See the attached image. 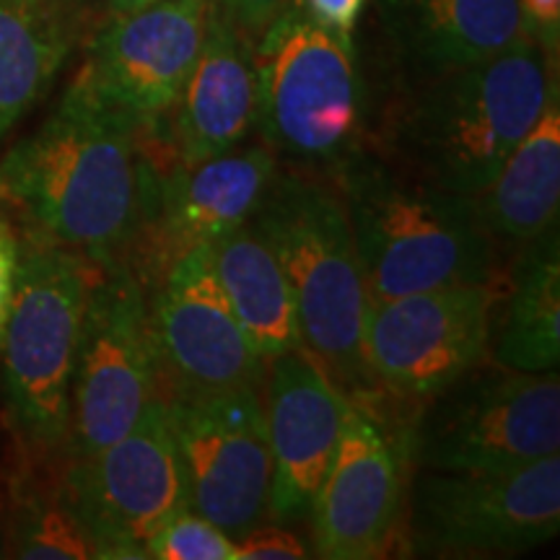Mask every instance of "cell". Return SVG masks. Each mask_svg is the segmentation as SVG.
Segmentation results:
<instances>
[{
    "label": "cell",
    "instance_id": "20",
    "mask_svg": "<svg viewBox=\"0 0 560 560\" xmlns=\"http://www.w3.org/2000/svg\"><path fill=\"white\" fill-rule=\"evenodd\" d=\"M66 454L47 457L16 446L0 488L3 556L21 560H91L94 545L70 509Z\"/></svg>",
    "mask_w": 560,
    "mask_h": 560
},
{
    "label": "cell",
    "instance_id": "18",
    "mask_svg": "<svg viewBox=\"0 0 560 560\" xmlns=\"http://www.w3.org/2000/svg\"><path fill=\"white\" fill-rule=\"evenodd\" d=\"M255 39L210 0L206 37L170 117L172 149L182 164L221 156L255 130Z\"/></svg>",
    "mask_w": 560,
    "mask_h": 560
},
{
    "label": "cell",
    "instance_id": "25",
    "mask_svg": "<svg viewBox=\"0 0 560 560\" xmlns=\"http://www.w3.org/2000/svg\"><path fill=\"white\" fill-rule=\"evenodd\" d=\"M234 550L236 542L226 532L185 509L153 532L145 542V560H234Z\"/></svg>",
    "mask_w": 560,
    "mask_h": 560
},
{
    "label": "cell",
    "instance_id": "30",
    "mask_svg": "<svg viewBox=\"0 0 560 560\" xmlns=\"http://www.w3.org/2000/svg\"><path fill=\"white\" fill-rule=\"evenodd\" d=\"M215 3H219L252 39H257L285 0H215Z\"/></svg>",
    "mask_w": 560,
    "mask_h": 560
},
{
    "label": "cell",
    "instance_id": "7",
    "mask_svg": "<svg viewBox=\"0 0 560 560\" xmlns=\"http://www.w3.org/2000/svg\"><path fill=\"white\" fill-rule=\"evenodd\" d=\"M412 470H520L560 452L558 371L527 374L482 361L400 420Z\"/></svg>",
    "mask_w": 560,
    "mask_h": 560
},
{
    "label": "cell",
    "instance_id": "24",
    "mask_svg": "<svg viewBox=\"0 0 560 560\" xmlns=\"http://www.w3.org/2000/svg\"><path fill=\"white\" fill-rule=\"evenodd\" d=\"M68 55L70 37L60 21L0 0V143L45 100Z\"/></svg>",
    "mask_w": 560,
    "mask_h": 560
},
{
    "label": "cell",
    "instance_id": "17",
    "mask_svg": "<svg viewBox=\"0 0 560 560\" xmlns=\"http://www.w3.org/2000/svg\"><path fill=\"white\" fill-rule=\"evenodd\" d=\"M262 405L272 459L268 516L276 524H299L310 520L350 397L299 346L265 361Z\"/></svg>",
    "mask_w": 560,
    "mask_h": 560
},
{
    "label": "cell",
    "instance_id": "19",
    "mask_svg": "<svg viewBox=\"0 0 560 560\" xmlns=\"http://www.w3.org/2000/svg\"><path fill=\"white\" fill-rule=\"evenodd\" d=\"M384 32L420 79L472 66L524 37L520 0H376Z\"/></svg>",
    "mask_w": 560,
    "mask_h": 560
},
{
    "label": "cell",
    "instance_id": "13",
    "mask_svg": "<svg viewBox=\"0 0 560 560\" xmlns=\"http://www.w3.org/2000/svg\"><path fill=\"white\" fill-rule=\"evenodd\" d=\"M149 325L161 397L262 387L265 361L215 278L210 244L187 249L151 285Z\"/></svg>",
    "mask_w": 560,
    "mask_h": 560
},
{
    "label": "cell",
    "instance_id": "9",
    "mask_svg": "<svg viewBox=\"0 0 560 560\" xmlns=\"http://www.w3.org/2000/svg\"><path fill=\"white\" fill-rule=\"evenodd\" d=\"M156 395L149 289L128 262L100 265L75 348L66 457L115 444Z\"/></svg>",
    "mask_w": 560,
    "mask_h": 560
},
{
    "label": "cell",
    "instance_id": "32",
    "mask_svg": "<svg viewBox=\"0 0 560 560\" xmlns=\"http://www.w3.org/2000/svg\"><path fill=\"white\" fill-rule=\"evenodd\" d=\"M9 3L21 11H45V0H9Z\"/></svg>",
    "mask_w": 560,
    "mask_h": 560
},
{
    "label": "cell",
    "instance_id": "29",
    "mask_svg": "<svg viewBox=\"0 0 560 560\" xmlns=\"http://www.w3.org/2000/svg\"><path fill=\"white\" fill-rule=\"evenodd\" d=\"M524 34L558 52L560 39V0H520Z\"/></svg>",
    "mask_w": 560,
    "mask_h": 560
},
{
    "label": "cell",
    "instance_id": "11",
    "mask_svg": "<svg viewBox=\"0 0 560 560\" xmlns=\"http://www.w3.org/2000/svg\"><path fill=\"white\" fill-rule=\"evenodd\" d=\"M501 296V283H470L371 301L363 359L376 392L416 408L480 366Z\"/></svg>",
    "mask_w": 560,
    "mask_h": 560
},
{
    "label": "cell",
    "instance_id": "27",
    "mask_svg": "<svg viewBox=\"0 0 560 560\" xmlns=\"http://www.w3.org/2000/svg\"><path fill=\"white\" fill-rule=\"evenodd\" d=\"M317 24L340 37H353L369 0H296Z\"/></svg>",
    "mask_w": 560,
    "mask_h": 560
},
{
    "label": "cell",
    "instance_id": "28",
    "mask_svg": "<svg viewBox=\"0 0 560 560\" xmlns=\"http://www.w3.org/2000/svg\"><path fill=\"white\" fill-rule=\"evenodd\" d=\"M19 249L21 240L16 226L0 213V340H3L5 322H9V312L13 304V291H16Z\"/></svg>",
    "mask_w": 560,
    "mask_h": 560
},
{
    "label": "cell",
    "instance_id": "1",
    "mask_svg": "<svg viewBox=\"0 0 560 560\" xmlns=\"http://www.w3.org/2000/svg\"><path fill=\"white\" fill-rule=\"evenodd\" d=\"M140 128L70 81L52 115L0 159V213L21 240L130 262L172 166L143 149Z\"/></svg>",
    "mask_w": 560,
    "mask_h": 560
},
{
    "label": "cell",
    "instance_id": "34",
    "mask_svg": "<svg viewBox=\"0 0 560 560\" xmlns=\"http://www.w3.org/2000/svg\"><path fill=\"white\" fill-rule=\"evenodd\" d=\"M0 558H3V540H0Z\"/></svg>",
    "mask_w": 560,
    "mask_h": 560
},
{
    "label": "cell",
    "instance_id": "21",
    "mask_svg": "<svg viewBox=\"0 0 560 560\" xmlns=\"http://www.w3.org/2000/svg\"><path fill=\"white\" fill-rule=\"evenodd\" d=\"M503 285L501 327L490 338L493 361L527 374L560 363V240L558 223L520 247Z\"/></svg>",
    "mask_w": 560,
    "mask_h": 560
},
{
    "label": "cell",
    "instance_id": "12",
    "mask_svg": "<svg viewBox=\"0 0 560 560\" xmlns=\"http://www.w3.org/2000/svg\"><path fill=\"white\" fill-rule=\"evenodd\" d=\"M177 439L190 509L231 540L268 520L272 459L262 387L161 397Z\"/></svg>",
    "mask_w": 560,
    "mask_h": 560
},
{
    "label": "cell",
    "instance_id": "6",
    "mask_svg": "<svg viewBox=\"0 0 560 560\" xmlns=\"http://www.w3.org/2000/svg\"><path fill=\"white\" fill-rule=\"evenodd\" d=\"M96 270L100 262L79 252L21 240L16 291L0 340V392L21 450L47 457L68 450L70 382Z\"/></svg>",
    "mask_w": 560,
    "mask_h": 560
},
{
    "label": "cell",
    "instance_id": "3",
    "mask_svg": "<svg viewBox=\"0 0 560 560\" xmlns=\"http://www.w3.org/2000/svg\"><path fill=\"white\" fill-rule=\"evenodd\" d=\"M332 179L346 200L369 301L501 283L499 242L470 195L412 177L369 143Z\"/></svg>",
    "mask_w": 560,
    "mask_h": 560
},
{
    "label": "cell",
    "instance_id": "5",
    "mask_svg": "<svg viewBox=\"0 0 560 560\" xmlns=\"http://www.w3.org/2000/svg\"><path fill=\"white\" fill-rule=\"evenodd\" d=\"M255 130L278 164L335 177L366 145V86L353 37L285 0L255 39Z\"/></svg>",
    "mask_w": 560,
    "mask_h": 560
},
{
    "label": "cell",
    "instance_id": "23",
    "mask_svg": "<svg viewBox=\"0 0 560 560\" xmlns=\"http://www.w3.org/2000/svg\"><path fill=\"white\" fill-rule=\"evenodd\" d=\"M210 257L215 278L257 355L270 361L299 348V314L291 285L249 221L210 242Z\"/></svg>",
    "mask_w": 560,
    "mask_h": 560
},
{
    "label": "cell",
    "instance_id": "14",
    "mask_svg": "<svg viewBox=\"0 0 560 560\" xmlns=\"http://www.w3.org/2000/svg\"><path fill=\"white\" fill-rule=\"evenodd\" d=\"M405 446L382 397H350L335 454L312 503V556L376 560L400 542Z\"/></svg>",
    "mask_w": 560,
    "mask_h": 560
},
{
    "label": "cell",
    "instance_id": "22",
    "mask_svg": "<svg viewBox=\"0 0 560 560\" xmlns=\"http://www.w3.org/2000/svg\"><path fill=\"white\" fill-rule=\"evenodd\" d=\"M482 226L499 244H524L558 223L560 208V107L548 104L486 190L475 195Z\"/></svg>",
    "mask_w": 560,
    "mask_h": 560
},
{
    "label": "cell",
    "instance_id": "26",
    "mask_svg": "<svg viewBox=\"0 0 560 560\" xmlns=\"http://www.w3.org/2000/svg\"><path fill=\"white\" fill-rule=\"evenodd\" d=\"M312 552L283 524H260L236 540L234 560H304Z\"/></svg>",
    "mask_w": 560,
    "mask_h": 560
},
{
    "label": "cell",
    "instance_id": "33",
    "mask_svg": "<svg viewBox=\"0 0 560 560\" xmlns=\"http://www.w3.org/2000/svg\"><path fill=\"white\" fill-rule=\"evenodd\" d=\"M60 3H66V5H79V3H83V0H60Z\"/></svg>",
    "mask_w": 560,
    "mask_h": 560
},
{
    "label": "cell",
    "instance_id": "15",
    "mask_svg": "<svg viewBox=\"0 0 560 560\" xmlns=\"http://www.w3.org/2000/svg\"><path fill=\"white\" fill-rule=\"evenodd\" d=\"M210 0H156L94 32L75 83L138 125L170 122L206 37Z\"/></svg>",
    "mask_w": 560,
    "mask_h": 560
},
{
    "label": "cell",
    "instance_id": "31",
    "mask_svg": "<svg viewBox=\"0 0 560 560\" xmlns=\"http://www.w3.org/2000/svg\"><path fill=\"white\" fill-rule=\"evenodd\" d=\"M156 3V0H104L109 16H117V13H130L138 9H145V5Z\"/></svg>",
    "mask_w": 560,
    "mask_h": 560
},
{
    "label": "cell",
    "instance_id": "16",
    "mask_svg": "<svg viewBox=\"0 0 560 560\" xmlns=\"http://www.w3.org/2000/svg\"><path fill=\"white\" fill-rule=\"evenodd\" d=\"M276 170V153L265 143L236 145L200 164L174 161L166 166L159 179L156 208L128 262L145 289L156 285L187 249L244 226Z\"/></svg>",
    "mask_w": 560,
    "mask_h": 560
},
{
    "label": "cell",
    "instance_id": "8",
    "mask_svg": "<svg viewBox=\"0 0 560 560\" xmlns=\"http://www.w3.org/2000/svg\"><path fill=\"white\" fill-rule=\"evenodd\" d=\"M400 545L418 558H506L550 542L560 529V457L520 470H416Z\"/></svg>",
    "mask_w": 560,
    "mask_h": 560
},
{
    "label": "cell",
    "instance_id": "2",
    "mask_svg": "<svg viewBox=\"0 0 560 560\" xmlns=\"http://www.w3.org/2000/svg\"><path fill=\"white\" fill-rule=\"evenodd\" d=\"M552 100L556 52L524 34L493 58L420 79L392 107L376 151L412 177L475 198Z\"/></svg>",
    "mask_w": 560,
    "mask_h": 560
},
{
    "label": "cell",
    "instance_id": "10",
    "mask_svg": "<svg viewBox=\"0 0 560 560\" xmlns=\"http://www.w3.org/2000/svg\"><path fill=\"white\" fill-rule=\"evenodd\" d=\"M62 482L96 560H145L153 532L190 509L177 439L161 395L115 444L86 457H66Z\"/></svg>",
    "mask_w": 560,
    "mask_h": 560
},
{
    "label": "cell",
    "instance_id": "4",
    "mask_svg": "<svg viewBox=\"0 0 560 560\" xmlns=\"http://www.w3.org/2000/svg\"><path fill=\"white\" fill-rule=\"evenodd\" d=\"M249 226L289 280L301 348L348 397L380 395L363 359L371 301L338 182L278 164Z\"/></svg>",
    "mask_w": 560,
    "mask_h": 560
}]
</instances>
